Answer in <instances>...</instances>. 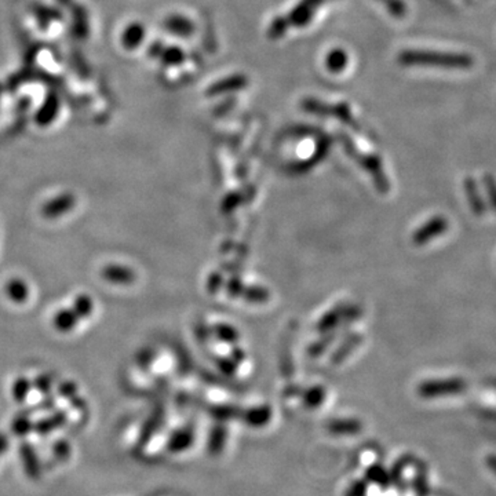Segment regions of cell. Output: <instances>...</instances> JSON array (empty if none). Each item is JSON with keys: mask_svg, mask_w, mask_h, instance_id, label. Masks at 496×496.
I'll use <instances>...</instances> for the list:
<instances>
[{"mask_svg": "<svg viewBox=\"0 0 496 496\" xmlns=\"http://www.w3.org/2000/svg\"><path fill=\"white\" fill-rule=\"evenodd\" d=\"M400 62L404 65H437L444 68H464L468 63L465 57L442 54L436 52L407 50L400 54Z\"/></svg>", "mask_w": 496, "mask_h": 496, "instance_id": "obj_1", "label": "cell"}, {"mask_svg": "<svg viewBox=\"0 0 496 496\" xmlns=\"http://www.w3.org/2000/svg\"><path fill=\"white\" fill-rule=\"evenodd\" d=\"M324 0H302L287 17V21L294 27H305L312 20L315 10Z\"/></svg>", "mask_w": 496, "mask_h": 496, "instance_id": "obj_2", "label": "cell"}, {"mask_svg": "<svg viewBox=\"0 0 496 496\" xmlns=\"http://www.w3.org/2000/svg\"><path fill=\"white\" fill-rule=\"evenodd\" d=\"M247 78L243 75H234L231 78L222 79L215 82L212 86L208 87V94L210 95H218V94H224V92H229V91H236L240 88H244L247 86Z\"/></svg>", "mask_w": 496, "mask_h": 496, "instance_id": "obj_3", "label": "cell"}, {"mask_svg": "<svg viewBox=\"0 0 496 496\" xmlns=\"http://www.w3.org/2000/svg\"><path fill=\"white\" fill-rule=\"evenodd\" d=\"M73 205H75V199L72 195H61L57 199L43 205V215H46L47 218L59 217L63 212L69 211Z\"/></svg>", "mask_w": 496, "mask_h": 496, "instance_id": "obj_4", "label": "cell"}, {"mask_svg": "<svg viewBox=\"0 0 496 496\" xmlns=\"http://www.w3.org/2000/svg\"><path fill=\"white\" fill-rule=\"evenodd\" d=\"M102 276L105 280L115 284H127L133 280V273L123 266H108L102 270Z\"/></svg>", "mask_w": 496, "mask_h": 496, "instance_id": "obj_5", "label": "cell"}, {"mask_svg": "<svg viewBox=\"0 0 496 496\" xmlns=\"http://www.w3.org/2000/svg\"><path fill=\"white\" fill-rule=\"evenodd\" d=\"M466 195L468 198V205L471 207V211L476 215H483L485 211V202L483 200L478 186L473 179L466 181Z\"/></svg>", "mask_w": 496, "mask_h": 496, "instance_id": "obj_6", "label": "cell"}, {"mask_svg": "<svg viewBox=\"0 0 496 496\" xmlns=\"http://www.w3.org/2000/svg\"><path fill=\"white\" fill-rule=\"evenodd\" d=\"M6 291H7V295L10 299L16 301V302H25L27 298H28V287L24 282L21 280H13L7 284L6 287Z\"/></svg>", "mask_w": 496, "mask_h": 496, "instance_id": "obj_7", "label": "cell"}, {"mask_svg": "<svg viewBox=\"0 0 496 496\" xmlns=\"http://www.w3.org/2000/svg\"><path fill=\"white\" fill-rule=\"evenodd\" d=\"M346 63H348V56L344 50H339V49L331 52L327 57V68L334 73L344 71Z\"/></svg>", "mask_w": 496, "mask_h": 496, "instance_id": "obj_8", "label": "cell"}, {"mask_svg": "<svg viewBox=\"0 0 496 496\" xmlns=\"http://www.w3.org/2000/svg\"><path fill=\"white\" fill-rule=\"evenodd\" d=\"M76 315L71 310H61L59 313H57V316L54 317V327L62 331V332H66L69 329H72L75 325H76Z\"/></svg>", "mask_w": 496, "mask_h": 496, "instance_id": "obj_9", "label": "cell"}, {"mask_svg": "<svg viewBox=\"0 0 496 496\" xmlns=\"http://www.w3.org/2000/svg\"><path fill=\"white\" fill-rule=\"evenodd\" d=\"M289 27H290V24L287 21V17H279L272 23V25L269 28V36L272 39H279L287 32Z\"/></svg>", "mask_w": 496, "mask_h": 496, "instance_id": "obj_10", "label": "cell"}, {"mask_svg": "<svg viewBox=\"0 0 496 496\" xmlns=\"http://www.w3.org/2000/svg\"><path fill=\"white\" fill-rule=\"evenodd\" d=\"M75 312L78 319L79 317H87L92 312V302L90 296H79L75 301Z\"/></svg>", "mask_w": 496, "mask_h": 496, "instance_id": "obj_11", "label": "cell"}, {"mask_svg": "<svg viewBox=\"0 0 496 496\" xmlns=\"http://www.w3.org/2000/svg\"><path fill=\"white\" fill-rule=\"evenodd\" d=\"M484 189L488 196V203L496 211V179L492 176H484Z\"/></svg>", "mask_w": 496, "mask_h": 496, "instance_id": "obj_12", "label": "cell"}, {"mask_svg": "<svg viewBox=\"0 0 496 496\" xmlns=\"http://www.w3.org/2000/svg\"><path fill=\"white\" fill-rule=\"evenodd\" d=\"M394 17H403L406 14V6L401 0H380Z\"/></svg>", "mask_w": 496, "mask_h": 496, "instance_id": "obj_13", "label": "cell"}]
</instances>
